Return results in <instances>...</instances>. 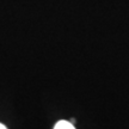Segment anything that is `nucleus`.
I'll use <instances>...</instances> for the list:
<instances>
[{"label": "nucleus", "instance_id": "nucleus-2", "mask_svg": "<svg viewBox=\"0 0 129 129\" xmlns=\"http://www.w3.org/2000/svg\"><path fill=\"white\" fill-rule=\"evenodd\" d=\"M0 129H6V127H5L4 124H1V123H0Z\"/></svg>", "mask_w": 129, "mask_h": 129}, {"label": "nucleus", "instance_id": "nucleus-1", "mask_svg": "<svg viewBox=\"0 0 129 129\" xmlns=\"http://www.w3.org/2000/svg\"><path fill=\"white\" fill-rule=\"evenodd\" d=\"M54 129H75V128H74V125L72 124L71 122L62 120V121H59V122L56 123Z\"/></svg>", "mask_w": 129, "mask_h": 129}]
</instances>
